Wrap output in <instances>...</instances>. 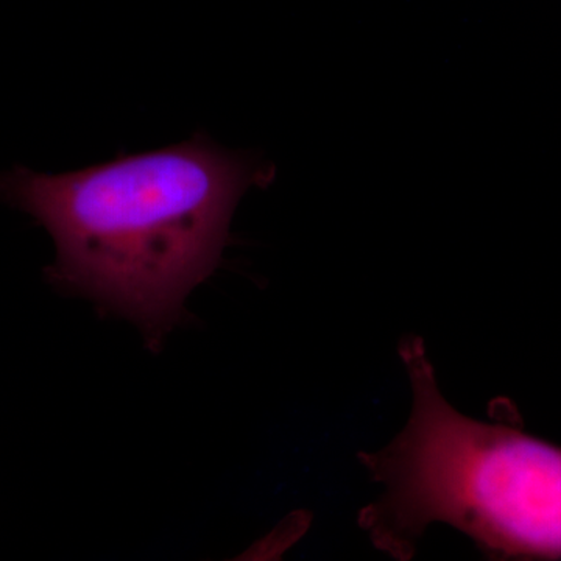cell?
<instances>
[{"mask_svg": "<svg viewBox=\"0 0 561 561\" xmlns=\"http://www.w3.org/2000/svg\"><path fill=\"white\" fill-rule=\"evenodd\" d=\"M264 172L202 133L81 171L0 172V201L50 232L47 278L160 337L219 265L236 206Z\"/></svg>", "mask_w": 561, "mask_h": 561, "instance_id": "1", "label": "cell"}, {"mask_svg": "<svg viewBox=\"0 0 561 561\" xmlns=\"http://www.w3.org/2000/svg\"><path fill=\"white\" fill-rule=\"evenodd\" d=\"M412 416L397 440L364 457L386 486L365 516L393 556L432 523L470 535L491 556L560 559L561 448L461 415L442 397L423 343L402 345Z\"/></svg>", "mask_w": 561, "mask_h": 561, "instance_id": "2", "label": "cell"}]
</instances>
